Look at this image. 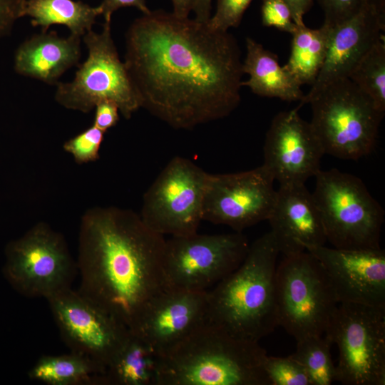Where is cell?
<instances>
[{"mask_svg": "<svg viewBox=\"0 0 385 385\" xmlns=\"http://www.w3.org/2000/svg\"><path fill=\"white\" fill-rule=\"evenodd\" d=\"M351 80L385 113V41L379 40L364 54L350 73Z\"/></svg>", "mask_w": 385, "mask_h": 385, "instance_id": "cell-27", "label": "cell"}, {"mask_svg": "<svg viewBox=\"0 0 385 385\" xmlns=\"http://www.w3.org/2000/svg\"><path fill=\"white\" fill-rule=\"evenodd\" d=\"M266 351L207 320L158 354L155 385H270Z\"/></svg>", "mask_w": 385, "mask_h": 385, "instance_id": "cell-3", "label": "cell"}, {"mask_svg": "<svg viewBox=\"0 0 385 385\" xmlns=\"http://www.w3.org/2000/svg\"><path fill=\"white\" fill-rule=\"evenodd\" d=\"M324 334L339 349L335 381L385 384V307L339 303Z\"/></svg>", "mask_w": 385, "mask_h": 385, "instance_id": "cell-9", "label": "cell"}, {"mask_svg": "<svg viewBox=\"0 0 385 385\" xmlns=\"http://www.w3.org/2000/svg\"><path fill=\"white\" fill-rule=\"evenodd\" d=\"M88 49L86 61L78 66L74 78L58 83L55 100L62 106L90 112L103 100L116 103L126 119L141 108V102L124 62L121 61L112 38L111 23L103 30H92L83 36Z\"/></svg>", "mask_w": 385, "mask_h": 385, "instance_id": "cell-8", "label": "cell"}, {"mask_svg": "<svg viewBox=\"0 0 385 385\" xmlns=\"http://www.w3.org/2000/svg\"><path fill=\"white\" fill-rule=\"evenodd\" d=\"M99 15V6L93 7L73 0H26L24 11V16L31 17L32 26L41 27L42 32L51 25L61 24L79 37L92 30Z\"/></svg>", "mask_w": 385, "mask_h": 385, "instance_id": "cell-23", "label": "cell"}, {"mask_svg": "<svg viewBox=\"0 0 385 385\" xmlns=\"http://www.w3.org/2000/svg\"><path fill=\"white\" fill-rule=\"evenodd\" d=\"M367 6L374 8L381 15L385 16V0H365Z\"/></svg>", "mask_w": 385, "mask_h": 385, "instance_id": "cell-39", "label": "cell"}, {"mask_svg": "<svg viewBox=\"0 0 385 385\" xmlns=\"http://www.w3.org/2000/svg\"><path fill=\"white\" fill-rule=\"evenodd\" d=\"M209 175L186 158H172L144 194L143 222L163 236L197 232Z\"/></svg>", "mask_w": 385, "mask_h": 385, "instance_id": "cell-12", "label": "cell"}, {"mask_svg": "<svg viewBox=\"0 0 385 385\" xmlns=\"http://www.w3.org/2000/svg\"><path fill=\"white\" fill-rule=\"evenodd\" d=\"M324 14V24L334 27L351 19L366 5L365 0H317Z\"/></svg>", "mask_w": 385, "mask_h": 385, "instance_id": "cell-32", "label": "cell"}, {"mask_svg": "<svg viewBox=\"0 0 385 385\" xmlns=\"http://www.w3.org/2000/svg\"><path fill=\"white\" fill-rule=\"evenodd\" d=\"M165 242L130 210H88L79 232L78 291L131 329L150 301L167 288Z\"/></svg>", "mask_w": 385, "mask_h": 385, "instance_id": "cell-2", "label": "cell"}, {"mask_svg": "<svg viewBox=\"0 0 385 385\" xmlns=\"http://www.w3.org/2000/svg\"><path fill=\"white\" fill-rule=\"evenodd\" d=\"M158 354L129 329L125 342L103 375L104 384L155 385Z\"/></svg>", "mask_w": 385, "mask_h": 385, "instance_id": "cell-22", "label": "cell"}, {"mask_svg": "<svg viewBox=\"0 0 385 385\" xmlns=\"http://www.w3.org/2000/svg\"><path fill=\"white\" fill-rule=\"evenodd\" d=\"M275 295L278 326L296 341L323 335L339 304L326 270L307 250L277 266Z\"/></svg>", "mask_w": 385, "mask_h": 385, "instance_id": "cell-7", "label": "cell"}, {"mask_svg": "<svg viewBox=\"0 0 385 385\" xmlns=\"http://www.w3.org/2000/svg\"><path fill=\"white\" fill-rule=\"evenodd\" d=\"M105 369L90 358L71 351L42 356L29 371V377L49 385L104 384Z\"/></svg>", "mask_w": 385, "mask_h": 385, "instance_id": "cell-24", "label": "cell"}, {"mask_svg": "<svg viewBox=\"0 0 385 385\" xmlns=\"http://www.w3.org/2000/svg\"><path fill=\"white\" fill-rule=\"evenodd\" d=\"M133 6L139 9L143 14L150 11L146 4V0H103L99 7L101 9V15L103 16L105 22L111 23L113 14L118 9Z\"/></svg>", "mask_w": 385, "mask_h": 385, "instance_id": "cell-35", "label": "cell"}, {"mask_svg": "<svg viewBox=\"0 0 385 385\" xmlns=\"http://www.w3.org/2000/svg\"><path fill=\"white\" fill-rule=\"evenodd\" d=\"M267 221L284 256L327 242L320 212L305 184L279 185Z\"/></svg>", "mask_w": 385, "mask_h": 385, "instance_id": "cell-18", "label": "cell"}, {"mask_svg": "<svg viewBox=\"0 0 385 385\" xmlns=\"http://www.w3.org/2000/svg\"><path fill=\"white\" fill-rule=\"evenodd\" d=\"M46 300L71 351L90 358L106 371L129 329L78 290L67 289Z\"/></svg>", "mask_w": 385, "mask_h": 385, "instance_id": "cell-13", "label": "cell"}, {"mask_svg": "<svg viewBox=\"0 0 385 385\" xmlns=\"http://www.w3.org/2000/svg\"><path fill=\"white\" fill-rule=\"evenodd\" d=\"M297 342L296 351L289 356L306 369L312 385H331L335 381V365L333 363L330 338L323 335L309 336Z\"/></svg>", "mask_w": 385, "mask_h": 385, "instance_id": "cell-26", "label": "cell"}, {"mask_svg": "<svg viewBox=\"0 0 385 385\" xmlns=\"http://www.w3.org/2000/svg\"><path fill=\"white\" fill-rule=\"evenodd\" d=\"M249 247L246 236L237 232L170 237L163 252L166 287L208 291L240 265Z\"/></svg>", "mask_w": 385, "mask_h": 385, "instance_id": "cell-11", "label": "cell"}, {"mask_svg": "<svg viewBox=\"0 0 385 385\" xmlns=\"http://www.w3.org/2000/svg\"><path fill=\"white\" fill-rule=\"evenodd\" d=\"M247 54L242 61V71L249 78L242 81L257 96L277 98L282 101H301L304 94L302 85L278 62L277 55L252 39L246 38Z\"/></svg>", "mask_w": 385, "mask_h": 385, "instance_id": "cell-21", "label": "cell"}, {"mask_svg": "<svg viewBox=\"0 0 385 385\" xmlns=\"http://www.w3.org/2000/svg\"><path fill=\"white\" fill-rule=\"evenodd\" d=\"M312 192L327 240L346 250L380 248L384 210L357 176L336 168L320 170Z\"/></svg>", "mask_w": 385, "mask_h": 385, "instance_id": "cell-6", "label": "cell"}, {"mask_svg": "<svg viewBox=\"0 0 385 385\" xmlns=\"http://www.w3.org/2000/svg\"><path fill=\"white\" fill-rule=\"evenodd\" d=\"M125 48L124 63L141 108L170 127L192 129L238 107L242 61L228 31L150 11L130 24Z\"/></svg>", "mask_w": 385, "mask_h": 385, "instance_id": "cell-1", "label": "cell"}, {"mask_svg": "<svg viewBox=\"0 0 385 385\" xmlns=\"http://www.w3.org/2000/svg\"><path fill=\"white\" fill-rule=\"evenodd\" d=\"M96 114L93 125L99 129L106 131L114 126L119 120V108L115 103L109 100H103L96 105Z\"/></svg>", "mask_w": 385, "mask_h": 385, "instance_id": "cell-34", "label": "cell"}, {"mask_svg": "<svg viewBox=\"0 0 385 385\" xmlns=\"http://www.w3.org/2000/svg\"><path fill=\"white\" fill-rule=\"evenodd\" d=\"M274 181L262 165L240 173H210L202 220L237 232L267 220L276 198Z\"/></svg>", "mask_w": 385, "mask_h": 385, "instance_id": "cell-14", "label": "cell"}, {"mask_svg": "<svg viewBox=\"0 0 385 385\" xmlns=\"http://www.w3.org/2000/svg\"><path fill=\"white\" fill-rule=\"evenodd\" d=\"M81 57V37H60L56 32H41L24 41L14 55V70L20 75L57 84L58 78Z\"/></svg>", "mask_w": 385, "mask_h": 385, "instance_id": "cell-20", "label": "cell"}, {"mask_svg": "<svg viewBox=\"0 0 385 385\" xmlns=\"http://www.w3.org/2000/svg\"><path fill=\"white\" fill-rule=\"evenodd\" d=\"M385 16L366 6L360 12L332 27L324 63L310 91V96L326 85L349 78L364 54L384 37Z\"/></svg>", "mask_w": 385, "mask_h": 385, "instance_id": "cell-19", "label": "cell"}, {"mask_svg": "<svg viewBox=\"0 0 385 385\" xmlns=\"http://www.w3.org/2000/svg\"><path fill=\"white\" fill-rule=\"evenodd\" d=\"M212 0H195L192 11L195 19L206 23L211 17Z\"/></svg>", "mask_w": 385, "mask_h": 385, "instance_id": "cell-37", "label": "cell"}, {"mask_svg": "<svg viewBox=\"0 0 385 385\" xmlns=\"http://www.w3.org/2000/svg\"><path fill=\"white\" fill-rule=\"evenodd\" d=\"M252 1L217 0L216 11L208 20L207 24L220 31H228L230 28L237 27Z\"/></svg>", "mask_w": 385, "mask_h": 385, "instance_id": "cell-30", "label": "cell"}, {"mask_svg": "<svg viewBox=\"0 0 385 385\" xmlns=\"http://www.w3.org/2000/svg\"><path fill=\"white\" fill-rule=\"evenodd\" d=\"M105 133L93 125L66 142L63 148L78 163L95 161L99 158V150Z\"/></svg>", "mask_w": 385, "mask_h": 385, "instance_id": "cell-29", "label": "cell"}, {"mask_svg": "<svg viewBox=\"0 0 385 385\" xmlns=\"http://www.w3.org/2000/svg\"><path fill=\"white\" fill-rule=\"evenodd\" d=\"M207 291L166 288L146 305L130 329L158 354L207 320Z\"/></svg>", "mask_w": 385, "mask_h": 385, "instance_id": "cell-17", "label": "cell"}, {"mask_svg": "<svg viewBox=\"0 0 385 385\" xmlns=\"http://www.w3.org/2000/svg\"><path fill=\"white\" fill-rule=\"evenodd\" d=\"M173 11V13L180 17H189L192 11L195 0H171Z\"/></svg>", "mask_w": 385, "mask_h": 385, "instance_id": "cell-38", "label": "cell"}, {"mask_svg": "<svg viewBox=\"0 0 385 385\" xmlns=\"http://www.w3.org/2000/svg\"><path fill=\"white\" fill-rule=\"evenodd\" d=\"M262 24L292 34L297 28L291 11L282 0H262Z\"/></svg>", "mask_w": 385, "mask_h": 385, "instance_id": "cell-31", "label": "cell"}, {"mask_svg": "<svg viewBox=\"0 0 385 385\" xmlns=\"http://www.w3.org/2000/svg\"><path fill=\"white\" fill-rule=\"evenodd\" d=\"M326 270L339 303L385 307V251L312 246L306 249Z\"/></svg>", "mask_w": 385, "mask_h": 385, "instance_id": "cell-16", "label": "cell"}, {"mask_svg": "<svg viewBox=\"0 0 385 385\" xmlns=\"http://www.w3.org/2000/svg\"><path fill=\"white\" fill-rule=\"evenodd\" d=\"M26 0H0V38L11 31L15 22L24 16Z\"/></svg>", "mask_w": 385, "mask_h": 385, "instance_id": "cell-33", "label": "cell"}, {"mask_svg": "<svg viewBox=\"0 0 385 385\" xmlns=\"http://www.w3.org/2000/svg\"><path fill=\"white\" fill-rule=\"evenodd\" d=\"M264 368L270 385H312L304 367L289 356L267 355Z\"/></svg>", "mask_w": 385, "mask_h": 385, "instance_id": "cell-28", "label": "cell"}, {"mask_svg": "<svg viewBox=\"0 0 385 385\" xmlns=\"http://www.w3.org/2000/svg\"><path fill=\"white\" fill-rule=\"evenodd\" d=\"M6 259V279L26 297L48 299L70 289L78 272L63 237L43 222L11 242Z\"/></svg>", "mask_w": 385, "mask_h": 385, "instance_id": "cell-10", "label": "cell"}, {"mask_svg": "<svg viewBox=\"0 0 385 385\" xmlns=\"http://www.w3.org/2000/svg\"><path fill=\"white\" fill-rule=\"evenodd\" d=\"M289 8L297 25L304 24L303 17L312 6L313 0H282Z\"/></svg>", "mask_w": 385, "mask_h": 385, "instance_id": "cell-36", "label": "cell"}, {"mask_svg": "<svg viewBox=\"0 0 385 385\" xmlns=\"http://www.w3.org/2000/svg\"><path fill=\"white\" fill-rule=\"evenodd\" d=\"M324 154L310 123L294 108L273 118L265 137L262 165L279 185L305 184L321 170Z\"/></svg>", "mask_w": 385, "mask_h": 385, "instance_id": "cell-15", "label": "cell"}, {"mask_svg": "<svg viewBox=\"0 0 385 385\" xmlns=\"http://www.w3.org/2000/svg\"><path fill=\"white\" fill-rule=\"evenodd\" d=\"M332 27L323 25L310 29L297 25L292 34V48L289 60L284 67L302 86L315 81L327 53Z\"/></svg>", "mask_w": 385, "mask_h": 385, "instance_id": "cell-25", "label": "cell"}, {"mask_svg": "<svg viewBox=\"0 0 385 385\" xmlns=\"http://www.w3.org/2000/svg\"><path fill=\"white\" fill-rule=\"evenodd\" d=\"M307 103L312 108L309 123L325 154L357 160L373 151L384 113L349 78L304 96L295 108Z\"/></svg>", "mask_w": 385, "mask_h": 385, "instance_id": "cell-5", "label": "cell"}, {"mask_svg": "<svg viewBox=\"0 0 385 385\" xmlns=\"http://www.w3.org/2000/svg\"><path fill=\"white\" fill-rule=\"evenodd\" d=\"M279 252L270 232L250 245L240 265L207 291V320L259 342L278 327L275 272Z\"/></svg>", "mask_w": 385, "mask_h": 385, "instance_id": "cell-4", "label": "cell"}]
</instances>
